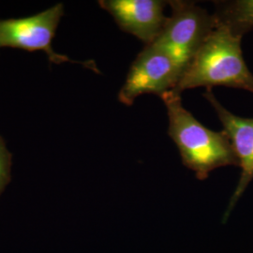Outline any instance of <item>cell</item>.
<instances>
[{
    "mask_svg": "<svg viewBox=\"0 0 253 253\" xmlns=\"http://www.w3.org/2000/svg\"><path fill=\"white\" fill-rule=\"evenodd\" d=\"M169 118L168 134L176 145L182 163L195 172L200 180L207 179L217 168L238 166L234 148L226 133L204 126L183 106L180 94L170 91L162 97Z\"/></svg>",
    "mask_w": 253,
    "mask_h": 253,
    "instance_id": "obj_1",
    "label": "cell"
},
{
    "mask_svg": "<svg viewBox=\"0 0 253 253\" xmlns=\"http://www.w3.org/2000/svg\"><path fill=\"white\" fill-rule=\"evenodd\" d=\"M242 38L227 28L217 26L182 74L172 91L205 86H226L253 93V74L245 62L241 49Z\"/></svg>",
    "mask_w": 253,
    "mask_h": 253,
    "instance_id": "obj_2",
    "label": "cell"
},
{
    "mask_svg": "<svg viewBox=\"0 0 253 253\" xmlns=\"http://www.w3.org/2000/svg\"><path fill=\"white\" fill-rule=\"evenodd\" d=\"M172 13L154 44L169 54L183 73L217 27L214 14L191 1H168ZM183 74V73H182Z\"/></svg>",
    "mask_w": 253,
    "mask_h": 253,
    "instance_id": "obj_3",
    "label": "cell"
},
{
    "mask_svg": "<svg viewBox=\"0 0 253 253\" xmlns=\"http://www.w3.org/2000/svg\"><path fill=\"white\" fill-rule=\"evenodd\" d=\"M63 14V5L56 4L34 16L0 21V49L11 47L29 52L42 51L45 52L49 60L53 63L81 64L84 67L99 73L97 65L93 61H75L53 50L52 42Z\"/></svg>",
    "mask_w": 253,
    "mask_h": 253,
    "instance_id": "obj_4",
    "label": "cell"
},
{
    "mask_svg": "<svg viewBox=\"0 0 253 253\" xmlns=\"http://www.w3.org/2000/svg\"><path fill=\"white\" fill-rule=\"evenodd\" d=\"M182 73L178 64L166 52L154 44L145 46L129 68L118 100L130 106L145 94L162 98L176 87Z\"/></svg>",
    "mask_w": 253,
    "mask_h": 253,
    "instance_id": "obj_5",
    "label": "cell"
},
{
    "mask_svg": "<svg viewBox=\"0 0 253 253\" xmlns=\"http://www.w3.org/2000/svg\"><path fill=\"white\" fill-rule=\"evenodd\" d=\"M100 7L115 19L123 31L136 37L145 46L152 44L163 31L167 18L163 0H100Z\"/></svg>",
    "mask_w": 253,
    "mask_h": 253,
    "instance_id": "obj_6",
    "label": "cell"
},
{
    "mask_svg": "<svg viewBox=\"0 0 253 253\" xmlns=\"http://www.w3.org/2000/svg\"><path fill=\"white\" fill-rule=\"evenodd\" d=\"M204 97L215 109L217 118L223 126V131L234 148L238 160V166L241 168L238 184L222 219L223 222H226L236 203L253 179V118H240L229 112L216 99L211 89H207Z\"/></svg>",
    "mask_w": 253,
    "mask_h": 253,
    "instance_id": "obj_7",
    "label": "cell"
},
{
    "mask_svg": "<svg viewBox=\"0 0 253 253\" xmlns=\"http://www.w3.org/2000/svg\"><path fill=\"white\" fill-rule=\"evenodd\" d=\"M214 14L217 26L227 28L235 36L242 37L253 28V0L216 2Z\"/></svg>",
    "mask_w": 253,
    "mask_h": 253,
    "instance_id": "obj_8",
    "label": "cell"
},
{
    "mask_svg": "<svg viewBox=\"0 0 253 253\" xmlns=\"http://www.w3.org/2000/svg\"><path fill=\"white\" fill-rule=\"evenodd\" d=\"M7 162H8V153L6 146L4 145L2 139L0 138V186L3 182L6 173L7 168Z\"/></svg>",
    "mask_w": 253,
    "mask_h": 253,
    "instance_id": "obj_9",
    "label": "cell"
}]
</instances>
